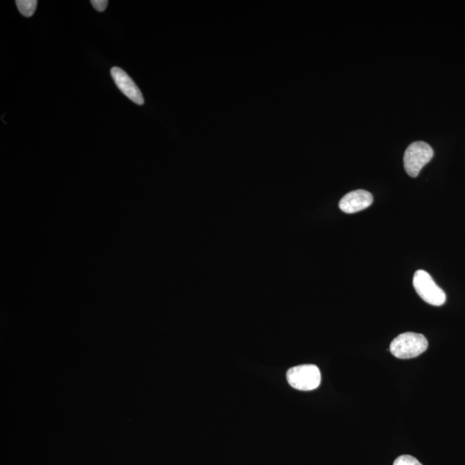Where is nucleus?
<instances>
[{"label": "nucleus", "mask_w": 465, "mask_h": 465, "mask_svg": "<svg viewBox=\"0 0 465 465\" xmlns=\"http://www.w3.org/2000/svg\"><path fill=\"white\" fill-rule=\"evenodd\" d=\"M427 347L428 341L423 334L410 332L394 338L390 351L397 359L410 360L426 352Z\"/></svg>", "instance_id": "obj_1"}, {"label": "nucleus", "mask_w": 465, "mask_h": 465, "mask_svg": "<svg viewBox=\"0 0 465 465\" xmlns=\"http://www.w3.org/2000/svg\"><path fill=\"white\" fill-rule=\"evenodd\" d=\"M413 284L418 295L428 304L442 306L446 303V293L425 271L419 270L414 273Z\"/></svg>", "instance_id": "obj_4"}, {"label": "nucleus", "mask_w": 465, "mask_h": 465, "mask_svg": "<svg viewBox=\"0 0 465 465\" xmlns=\"http://www.w3.org/2000/svg\"><path fill=\"white\" fill-rule=\"evenodd\" d=\"M373 197L364 190H356L347 193L340 201L339 207L343 212L353 214L361 212L373 205Z\"/></svg>", "instance_id": "obj_6"}, {"label": "nucleus", "mask_w": 465, "mask_h": 465, "mask_svg": "<svg viewBox=\"0 0 465 465\" xmlns=\"http://www.w3.org/2000/svg\"><path fill=\"white\" fill-rule=\"evenodd\" d=\"M16 5L23 16L31 18L36 12L38 1L36 0H18L16 1Z\"/></svg>", "instance_id": "obj_7"}, {"label": "nucleus", "mask_w": 465, "mask_h": 465, "mask_svg": "<svg viewBox=\"0 0 465 465\" xmlns=\"http://www.w3.org/2000/svg\"><path fill=\"white\" fill-rule=\"evenodd\" d=\"M91 4L93 8L99 12H105V10L108 6L109 2L107 0H92Z\"/></svg>", "instance_id": "obj_9"}, {"label": "nucleus", "mask_w": 465, "mask_h": 465, "mask_svg": "<svg viewBox=\"0 0 465 465\" xmlns=\"http://www.w3.org/2000/svg\"><path fill=\"white\" fill-rule=\"evenodd\" d=\"M433 149L429 144L416 142L410 144L404 153V168L410 177L416 178L421 169L433 159Z\"/></svg>", "instance_id": "obj_3"}, {"label": "nucleus", "mask_w": 465, "mask_h": 465, "mask_svg": "<svg viewBox=\"0 0 465 465\" xmlns=\"http://www.w3.org/2000/svg\"><path fill=\"white\" fill-rule=\"evenodd\" d=\"M393 465H423L419 461L416 460V457L410 456V455H403L399 457H397L396 461L394 462Z\"/></svg>", "instance_id": "obj_8"}, {"label": "nucleus", "mask_w": 465, "mask_h": 465, "mask_svg": "<svg viewBox=\"0 0 465 465\" xmlns=\"http://www.w3.org/2000/svg\"><path fill=\"white\" fill-rule=\"evenodd\" d=\"M288 383L294 389L310 391L317 389L322 381L319 368L314 364H302L287 371Z\"/></svg>", "instance_id": "obj_2"}, {"label": "nucleus", "mask_w": 465, "mask_h": 465, "mask_svg": "<svg viewBox=\"0 0 465 465\" xmlns=\"http://www.w3.org/2000/svg\"><path fill=\"white\" fill-rule=\"evenodd\" d=\"M110 75H112L114 81H115L116 85L118 86L120 91L123 95L128 97L136 105H143L144 98L142 93L140 91L136 83L133 81V79L130 78L128 73L123 71V69L115 66V68H112L110 70Z\"/></svg>", "instance_id": "obj_5"}]
</instances>
